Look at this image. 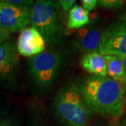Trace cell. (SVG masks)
<instances>
[{
	"label": "cell",
	"mask_w": 126,
	"mask_h": 126,
	"mask_svg": "<svg viewBox=\"0 0 126 126\" xmlns=\"http://www.w3.org/2000/svg\"><path fill=\"white\" fill-rule=\"evenodd\" d=\"M78 86L82 98L92 112L111 118H118L123 113V88L116 81L107 76L91 75Z\"/></svg>",
	"instance_id": "obj_1"
},
{
	"label": "cell",
	"mask_w": 126,
	"mask_h": 126,
	"mask_svg": "<svg viewBox=\"0 0 126 126\" xmlns=\"http://www.w3.org/2000/svg\"><path fill=\"white\" fill-rule=\"evenodd\" d=\"M60 9L58 1L39 0L34 3L30 10L32 27L40 32L48 46L60 44L66 36Z\"/></svg>",
	"instance_id": "obj_2"
},
{
	"label": "cell",
	"mask_w": 126,
	"mask_h": 126,
	"mask_svg": "<svg viewBox=\"0 0 126 126\" xmlns=\"http://www.w3.org/2000/svg\"><path fill=\"white\" fill-rule=\"evenodd\" d=\"M53 109L59 119L68 126H87L93 113L74 83H69L59 90Z\"/></svg>",
	"instance_id": "obj_3"
},
{
	"label": "cell",
	"mask_w": 126,
	"mask_h": 126,
	"mask_svg": "<svg viewBox=\"0 0 126 126\" xmlns=\"http://www.w3.org/2000/svg\"><path fill=\"white\" fill-rule=\"evenodd\" d=\"M63 62L61 53L49 50L32 57L29 63V71L36 86L47 88L55 81Z\"/></svg>",
	"instance_id": "obj_4"
},
{
	"label": "cell",
	"mask_w": 126,
	"mask_h": 126,
	"mask_svg": "<svg viewBox=\"0 0 126 126\" xmlns=\"http://www.w3.org/2000/svg\"><path fill=\"white\" fill-rule=\"evenodd\" d=\"M98 52L102 55H126V21L118 20L101 34Z\"/></svg>",
	"instance_id": "obj_5"
},
{
	"label": "cell",
	"mask_w": 126,
	"mask_h": 126,
	"mask_svg": "<svg viewBox=\"0 0 126 126\" xmlns=\"http://www.w3.org/2000/svg\"><path fill=\"white\" fill-rule=\"evenodd\" d=\"M30 24L29 8L0 1V27L11 33L21 32Z\"/></svg>",
	"instance_id": "obj_6"
},
{
	"label": "cell",
	"mask_w": 126,
	"mask_h": 126,
	"mask_svg": "<svg viewBox=\"0 0 126 126\" xmlns=\"http://www.w3.org/2000/svg\"><path fill=\"white\" fill-rule=\"evenodd\" d=\"M16 48L18 54L25 57H34L44 52L45 40L36 28L28 27L20 32Z\"/></svg>",
	"instance_id": "obj_7"
},
{
	"label": "cell",
	"mask_w": 126,
	"mask_h": 126,
	"mask_svg": "<svg viewBox=\"0 0 126 126\" xmlns=\"http://www.w3.org/2000/svg\"><path fill=\"white\" fill-rule=\"evenodd\" d=\"M18 65V53L14 41L7 40L0 43V81H14Z\"/></svg>",
	"instance_id": "obj_8"
},
{
	"label": "cell",
	"mask_w": 126,
	"mask_h": 126,
	"mask_svg": "<svg viewBox=\"0 0 126 126\" xmlns=\"http://www.w3.org/2000/svg\"><path fill=\"white\" fill-rule=\"evenodd\" d=\"M101 31L98 27L91 25L79 30L72 42L73 48L76 51L88 53L97 51L101 39Z\"/></svg>",
	"instance_id": "obj_9"
},
{
	"label": "cell",
	"mask_w": 126,
	"mask_h": 126,
	"mask_svg": "<svg viewBox=\"0 0 126 126\" xmlns=\"http://www.w3.org/2000/svg\"><path fill=\"white\" fill-rule=\"evenodd\" d=\"M81 66L89 74L94 76H107V63L104 55L98 51L85 53L81 58Z\"/></svg>",
	"instance_id": "obj_10"
},
{
	"label": "cell",
	"mask_w": 126,
	"mask_h": 126,
	"mask_svg": "<svg viewBox=\"0 0 126 126\" xmlns=\"http://www.w3.org/2000/svg\"><path fill=\"white\" fill-rule=\"evenodd\" d=\"M107 63V76L118 83L122 88L126 87L125 68L119 56L104 55Z\"/></svg>",
	"instance_id": "obj_11"
},
{
	"label": "cell",
	"mask_w": 126,
	"mask_h": 126,
	"mask_svg": "<svg viewBox=\"0 0 126 126\" xmlns=\"http://www.w3.org/2000/svg\"><path fill=\"white\" fill-rule=\"evenodd\" d=\"M90 23L89 12L79 5L76 4L69 11L67 27L70 30H78L86 26Z\"/></svg>",
	"instance_id": "obj_12"
},
{
	"label": "cell",
	"mask_w": 126,
	"mask_h": 126,
	"mask_svg": "<svg viewBox=\"0 0 126 126\" xmlns=\"http://www.w3.org/2000/svg\"><path fill=\"white\" fill-rule=\"evenodd\" d=\"M126 1L123 0H100L98 4L107 9H117L125 4Z\"/></svg>",
	"instance_id": "obj_13"
},
{
	"label": "cell",
	"mask_w": 126,
	"mask_h": 126,
	"mask_svg": "<svg viewBox=\"0 0 126 126\" xmlns=\"http://www.w3.org/2000/svg\"><path fill=\"white\" fill-rule=\"evenodd\" d=\"M60 9H63V11H68L71 10L74 4L76 3L75 0H60L58 1Z\"/></svg>",
	"instance_id": "obj_14"
},
{
	"label": "cell",
	"mask_w": 126,
	"mask_h": 126,
	"mask_svg": "<svg viewBox=\"0 0 126 126\" xmlns=\"http://www.w3.org/2000/svg\"><path fill=\"white\" fill-rule=\"evenodd\" d=\"M81 4L83 5V8L87 10L88 12L94 10L98 4V1L97 0H82Z\"/></svg>",
	"instance_id": "obj_15"
},
{
	"label": "cell",
	"mask_w": 126,
	"mask_h": 126,
	"mask_svg": "<svg viewBox=\"0 0 126 126\" xmlns=\"http://www.w3.org/2000/svg\"><path fill=\"white\" fill-rule=\"evenodd\" d=\"M8 3L18 6H25L29 8L34 4L33 1H27V0H6Z\"/></svg>",
	"instance_id": "obj_16"
},
{
	"label": "cell",
	"mask_w": 126,
	"mask_h": 126,
	"mask_svg": "<svg viewBox=\"0 0 126 126\" xmlns=\"http://www.w3.org/2000/svg\"><path fill=\"white\" fill-rule=\"evenodd\" d=\"M10 36H11V32L6 31V30L0 27V43L9 40Z\"/></svg>",
	"instance_id": "obj_17"
},
{
	"label": "cell",
	"mask_w": 126,
	"mask_h": 126,
	"mask_svg": "<svg viewBox=\"0 0 126 126\" xmlns=\"http://www.w3.org/2000/svg\"><path fill=\"white\" fill-rule=\"evenodd\" d=\"M119 58L121 60L122 63H123V64L124 66V68H125V72H126V55H122V56H119Z\"/></svg>",
	"instance_id": "obj_18"
},
{
	"label": "cell",
	"mask_w": 126,
	"mask_h": 126,
	"mask_svg": "<svg viewBox=\"0 0 126 126\" xmlns=\"http://www.w3.org/2000/svg\"><path fill=\"white\" fill-rule=\"evenodd\" d=\"M0 126H12L11 123L8 121H4L0 122Z\"/></svg>",
	"instance_id": "obj_19"
},
{
	"label": "cell",
	"mask_w": 126,
	"mask_h": 126,
	"mask_svg": "<svg viewBox=\"0 0 126 126\" xmlns=\"http://www.w3.org/2000/svg\"><path fill=\"white\" fill-rule=\"evenodd\" d=\"M119 20H123V21H126V11L123 13V14H122L121 16H120V18H119Z\"/></svg>",
	"instance_id": "obj_20"
}]
</instances>
